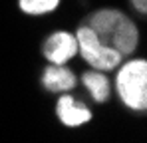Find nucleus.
<instances>
[{
  "label": "nucleus",
  "instance_id": "nucleus-1",
  "mask_svg": "<svg viewBox=\"0 0 147 143\" xmlns=\"http://www.w3.org/2000/svg\"><path fill=\"white\" fill-rule=\"evenodd\" d=\"M88 28L103 46L117 50L121 56H129L137 46V28L117 10L96 12L90 18Z\"/></svg>",
  "mask_w": 147,
  "mask_h": 143
},
{
  "label": "nucleus",
  "instance_id": "nucleus-2",
  "mask_svg": "<svg viewBox=\"0 0 147 143\" xmlns=\"http://www.w3.org/2000/svg\"><path fill=\"white\" fill-rule=\"evenodd\" d=\"M117 90L127 107L143 111L147 107V62L133 60L117 74Z\"/></svg>",
  "mask_w": 147,
  "mask_h": 143
},
{
  "label": "nucleus",
  "instance_id": "nucleus-3",
  "mask_svg": "<svg viewBox=\"0 0 147 143\" xmlns=\"http://www.w3.org/2000/svg\"><path fill=\"white\" fill-rule=\"evenodd\" d=\"M76 42H78V48L82 50L84 60L88 64H92L94 68H98V70H113L123 58L117 50L103 46L88 26H82L78 30Z\"/></svg>",
  "mask_w": 147,
  "mask_h": 143
},
{
  "label": "nucleus",
  "instance_id": "nucleus-4",
  "mask_svg": "<svg viewBox=\"0 0 147 143\" xmlns=\"http://www.w3.org/2000/svg\"><path fill=\"white\" fill-rule=\"evenodd\" d=\"M76 52H78V42L68 32H56L46 40L44 46V56L52 64H66L70 58L76 56Z\"/></svg>",
  "mask_w": 147,
  "mask_h": 143
},
{
  "label": "nucleus",
  "instance_id": "nucleus-5",
  "mask_svg": "<svg viewBox=\"0 0 147 143\" xmlns=\"http://www.w3.org/2000/svg\"><path fill=\"white\" fill-rule=\"evenodd\" d=\"M58 117L68 127H78V125H82V123L92 119V111L86 105H82L76 99H72L70 95H64L58 101Z\"/></svg>",
  "mask_w": 147,
  "mask_h": 143
},
{
  "label": "nucleus",
  "instance_id": "nucleus-6",
  "mask_svg": "<svg viewBox=\"0 0 147 143\" xmlns=\"http://www.w3.org/2000/svg\"><path fill=\"white\" fill-rule=\"evenodd\" d=\"M42 82L50 92H66V90H72L76 86L74 74L66 68H60V64H54L52 68H48L44 72Z\"/></svg>",
  "mask_w": 147,
  "mask_h": 143
},
{
  "label": "nucleus",
  "instance_id": "nucleus-7",
  "mask_svg": "<svg viewBox=\"0 0 147 143\" xmlns=\"http://www.w3.org/2000/svg\"><path fill=\"white\" fill-rule=\"evenodd\" d=\"M84 86L92 92L96 101H105L109 97V82L103 74L98 72H86L84 74Z\"/></svg>",
  "mask_w": 147,
  "mask_h": 143
},
{
  "label": "nucleus",
  "instance_id": "nucleus-8",
  "mask_svg": "<svg viewBox=\"0 0 147 143\" xmlns=\"http://www.w3.org/2000/svg\"><path fill=\"white\" fill-rule=\"evenodd\" d=\"M18 4L26 14H46L60 4V0H18Z\"/></svg>",
  "mask_w": 147,
  "mask_h": 143
},
{
  "label": "nucleus",
  "instance_id": "nucleus-9",
  "mask_svg": "<svg viewBox=\"0 0 147 143\" xmlns=\"http://www.w3.org/2000/svg\"><path fill=\"white\" fill-rule=\"evenodd\" d=\"M133 2V6L139 10V12H145L147 10V0H131Z\"/></svg>",
  "mask_w": 147,
  "mask_h": 143
}]
</instances>
